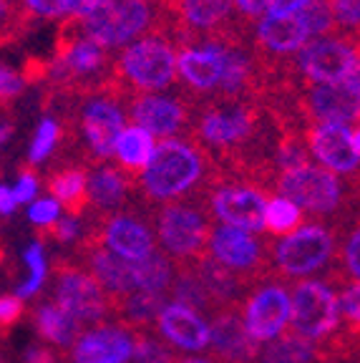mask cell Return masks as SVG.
<instances>
[{"label": "cell", "mask_w": 360, "mask_h": 363, "mask_svg": "<svg viewBox=\"0 0 360 363\" xmlns=\"http://www.w3.org/2000/svg\"><path fill=\"white\" fill-rule=\"evenodd\" d=\"M207 157L199 147L179 139H164L157 144L147 169L139 174V187L154 202H169L194 189L202 182Z\"/></svg>", "instance_id": "1"}, {"label": "cell", "mask_w": 360, "mask_h": 363, "mask_svg": "<svg viewBox=\"0 0 360 363\" xmlns=\"http://www.w3.org/2000/svg\"><path fill=\"white\" fill-rule=\"evenodd\" d=\"M116 74L136 91L169 89L176 79V51L162 35H147L134 40L118 53Z\"/></svg>", "instance_id": "2"}, {"label": "cell", "mask_w": 360, "mask_h": 363, "mask_svg": "<svg viewBox=\"0 0 360 363\" xmlns=\"http://www.w3.org/2000/svg\"><path fill=\"white\" fill-rule=\"evenodd\" d=\"M76 23L81 35L108 51V48H121V45L126 48L129 43H134V38L152 28L157 18H154L152 0H108L101 11Z\"/></svg>", "instance_id": "3"}, {"label": "cell", "mask_w": 360, "mask_h": 363, "mask_svg": "<svg viewBox=\"0 0 360 363\" xmlns=\"http://www.w3.org/2000/svg\"><path fill=\"white\" fill-rule=\"evenodd\" d=\"M259 113L249 104L225 101L207 106L197 119L199 144L225 154L230 162H235L244 152V144L254 139Z\"/></svg>", "instance_id": "4"}, {"label": "cell", "mask_w": 360, "mask_h": 363, "mask_svg": "<svg viewBox=\"0 0 360 363\" xmlns=\"http://www.w3.org/2000/svg\"><path fill=\"white\" fill-rule=\"evenodd\" d=\"M335 255V233L322 225H305L272 250L270 272L282 278H305L325 267Z\"/></svg>", "instance_id": "5"}, {"label": "cell", "mask_w": 360, "mask_h": 363, "mask_svg": "<svg viewBox=\"0 0 360 363\" xmlns=\"http://www.w3.org/2000/svg\"><path fill=\"white\" fill-rule=\"evenodd\" d=\"M157 235L162 247L167 250V257H174L176 262H197L207 255V245L212 227L207 215L191 207V204H164L154 217Z\"/></svg>", "instance_id": "6"}, {"label": "cell", "mask_w": 360, "mask_h": 363, "mask_svg": "<svg viewBox=\"0 0 360 363\" xmlns=\"http://www.w3.org/2000/svg\"><path fill=\"white\" fill-rule=\"evenodd\" d=\"M275 179L280 197L290 199V202L298 204L300 210H308L313 215H330L345 199L343 184H340L338 177L327 169L310 164V162L277 172Z\"/></svg>", "instance_id": "7"}, {"label": "cell", "mask_w": 360, "mask_h": 363, "mask_svg": "<svg viewBox=\"0 0 360 363\" xmlns=\"http://www.w3.org/2000/svg\"><path fill=\"white\" fill-rule=\"evenodd\" d=\"M56 278V306L63 308L79 325L99 323L111 313V298L94 275L71 262H58Z\"/></svg>", "instance_id": "8"}, {"label": "cell", "mask_w": 360, "mask_h": 363, "mask_svg": "<svg viewBox=\"0 0 360 363\" xmlns=\"http://www.w3.org/2000/svg\"><path fill=\"white\" fill-rule=\"evenodd\" d=\"M290 320L295 333L305 338H325L340 328L338 295L330 285L305 280L298 283L290 295Z\"/></svg>", "instance_id": "9"}, {"label": "cell", "mask_w": 360, "mask_h": 363, "mask_svg": "<svg viewBox=\"0 0 360 363\" xmlns=\"http://www.w3.org/2000/svg\"><path fill=\"white\" fill-rule=\"evenodd\" d=\"M207 255L254 283L265 272H270V257H267L265 245L237 227H214L209 235Z\"/></svg>", "instance_id": "10"}, {"label": "cell", "mask_w": 360, "mask_h": 363, "mask_svg": "<svg viewBox=\"0 0 360 363\" xmlns=\"http://www.w3.org/2000/svg\"><path fill=\"white\" fill-rule=\"evenodd\" d=\"M358 45L348 40L320 35L298 53V71L310 84H340L355 61Z\"/></svg>", "instance_id": "11"}, {"label": "cell", "mask_w": 360, "mask_h": 363, "mask_svg": "<svg viewBox=\"0 0 360 363\" xmlns=\"http://www.w3.org/2000/svg\"><path fill=\"white\" fill-rule=\"evenodd\" d=\"M265 194L252 184H225L212 192V212L217 220L244 233L265 230Z\"/></svg>", "instance_id": "12"}, {"label": "cell", "mask_w": 360, "mask_h": 363, "mask_svg": "<svg viewBox=\"0 0 360 363\" xmlns=\"http://www.w3.org/2000/svg\"><path fill=\"white\" fill-rule=\"evenodd\" d=\"M124 108L108 96H89L81 106V131L96 159H108L124 131Z\"/></svg>", "instance_id": "13"}, {"label": "cell", "mask_w": 360, "mask_h": 363, "mask_svg": "<svg viewBox=\"0 0 360 363\" xmlns=\"http://www.w3.org/2000/svg\"><path fill=\"white\" fill-rule=\"evenodd\" d=\"M209 353L220 363H254L259 356L257 340L247 333L240 308H225L212 315Z\"/></svg>", "instance_id": "14"}, {"label": "cell", "mask_w": 360, "mask_h": 363, "mask_svg": "<svg viewBox=\"0 0 360 363\" xmlns=\"http://www.w3.org/2000/svg\"><path fill=\"white\" fill-rule=\"evenodd\" d=\"M242 320L254 340H272L290 323V295L282 285H262L247 298Z\"/></svg>", "instance_id": "15"}, {"label": "cell", "mask_w": 360, "mask_h": 363, "mask_svg": "<svg viewBox=\"0 0 360 363\" xmlns=\"http://www.w3.org/2000/svg\"><path fill=\"white\" fill-rule=\"evenodd\" d=\"M305 113L317 124L350 126L360 119V94L340 84H313L303 94Z\"/></svg>", "instance_id": "16"}, {"label": "cell", "mask_w": 360, "mask_h": 363, "mask_svg": "<svg viewBox=\"0 0 360 363\" xmlns=\"http://www.w3.org/2000/svg\"><path fill=\"white\" fill-rule=\"evenodd\" d=\"M131 121L152 136L171 139L189 124V106L176 96L164 94H139L131 104Z\"/></svg>", "instance_id": "17"}, {"label": "cell", "mask_w": 360, "mask_h": 363, "mask_svg": "<svg viewBox=\"0 0 360 363\" xmlns=\"http://www.w3.org/2000/svg\"><path fill=\"white\" fill-rule=\"evenodd\" d=\"M350 134L353 131L348 126L315 124L308 129V147L327 172H332V174H355L360 169V157L355 154Z\"/></svg>", "instance_id": "18"}, {"label": "cell", "mask_w": 360, "mask_h": 363, "mask_svg": "<svg viewBox=\"0 0 360 363\" xmlns=\"http://www.w3.org/2000/svg\"><path fill=\"white\" fill-rule=\"evenodd\" d=\"M96 240L106 245L108 252L129 262H141L154 252V235L144 222L131 215H113L101 225Z\"/></svg>", "instance_id": "19"}, {"label": "cell", "mask_w": 360, "mask_h": 363, "mask_svg": "<svg viewBox=\"0 0 360 363\" xmlns=\"http://www.w3.org/2000/svg\"><path fill=\"white\" fill-rule=\"evenodd\" d=\"M134 356V330L106 325L79 335L74 363H129Z\"/></svg>", "instance_id": "20"}, {"label": "cell", "mask_w": 360, "mask_h": 363, "mask_svg": "<svg viewBox=\"0 0 360 363\" xmlns=\"http://www.w3.org/2000/svg\"><path fill=\"white\" fill-rule=\"evenodd\" d=\"M86 262L91 265L94 278L106 290L111 301L139 290L136 262H129V260H124V257L108 252V250L96 240V235L86 242Z\"/></svg>", "instance_id": "21"}, {"label": "cell", "mask_w": 360, "mask_h": 363, "mask_svg": "<svg viewBox=\"0 0 360 363\" xmlns=\"http://www.w3.org/2000/svg\"><path fill=\"white\" fill-rule=\"evenodd\" d=\"M154 325H157V333L162 338H167L171 346L181 348V351L209 348V323L197 311H191L186 306L167 303Z\"/></svg>", "instance_id": "22"}, {"label": "cell", "mask_w": 360, "mask_h": 363, "mask_svg": "<svg viewBox=\"0 0 360 363\" xmlns=\"http://www.w3.org/2000/svg\"><path fill=\"white\" fill-rule=\"evenodd\" d=\"M310 40H313V35H310L300 13H287V16H270L267 13L254 30V43L267 56L300 53Z\"/></svg>", "instance_id": "23"}, {"label": "cell", "mask_w": 360, "mask_h": 363, "mask_svg": "<svg viewBox=\"0 0 360 363\" xmlns=\"http://www.w3.org/2000/svg\"><path fill=\"white\" fill-rule=\"evenodd\" d=\"M222 43L207 40L204 45H181L176 53V74L194 91H214L220 89L222 81Z\"/></svg>", "instance_id": "24"}, {"label": "cell", "mask_w": 360, "mask_h": 363, "mask_svg": "<svg viewBox=\"0 0 360 363\" xmlns=\"http://www.w3.org/2000/svg\"><path fill=\"white\" fill-rule=\"evenodd\" d=\"M189 265V262H186ZM194 272L202 280L204 290L209 293L212 303L217 306V311H225V308H240V303H244V293L254 285V280L244 278L240 272L230 270L222 262H217L214 257L204 255L202 260L191 262Z\"/></svg>", "instance_id": "25"}, {"label": "cell", "mask_w": 360, "mask_h": 363, "mask_svg": "<svg viewBox=\"0 0 360 363\" xmlns=\"http://www.w3.org/2000/svg\"><path fill=\"white\" fill-rule=\"evenodd\" d=\"M176 13L181 28L209 33V40L225 30L232 13V0H164Z\"/></svg>", "instance_id": "26"}, {"label": "cell", "mask_w": 360, "mask_h": 363, "mask_svg": "<svg viewBox=\"0 0 360 363\" xmlns=\"http://www.w3.org/2000/svg\"><path fill=\"white\" fill-rule=\"evenodd\" d=\"M254 363H325V351L315 346V340L287 330L277 338L267 340L265 348H259Z\"/></svg>", "instance_id": "27"}, {"label": "cell", "mask_w": 360, "mask_h": 363, "mask_svg": "<svg viewBox=\"0 0 360 363\" xmlns=\"http://www.w3.org/2000/svg\"><path fill=\"white\" fill-rule=\"evenodd\" d=\"M162 308H164V295L144 293V290H134V293L124 295V298L111 301V313H116L118 320L126 323V328L134 330V333L152 328L157 323Z\"/></svg>", "instance_id": "28"}, {"label": "cell", "mask_w": 360, "mask_h": 363, "mask_svg": "<svg viewBox=\"0 0 360 363\" xmlns=\"http://www.w3.org/2000/svg\"><path fill=\"white\" fill-rule=\"evenodd\" d=\"M129 179L126 172H118L116 167H101L94 174H89V202L96 210H116L124 204L129 192Z\"/></svg>", "instance_id": "29"}, {"label": "cell", "mask_w": 360, "mask_h": 363, "mask_svg": "<svg viewBox=\"0 0 360 363\" xmlns=\"http://www.w3.org/2000/svg\"><path fill=\"white\" fill-rule=\"evenodd\" d=\"M154 149H157V144H154V136L149 131L139 129V126H124L116 149H113V157L129 174H141L147 169L149 159L154 157Z\"/></svg>", "instance_id": "30"}, {"label": "cell", "mask_w": 360, "mask_h": 363, "mask_svg": "<svg viewBox=\"0 0 360 363\" xmlns=\"http://www.w3.org/2000/svg\"><path fill=\"white\" fill-rule=\"evenodd\" d=\"M53 199L63 204L71 217H81L89 204V174L84 169H63L48 179Z\"/></svg>", "instance_id": "31"}, {"label": "cell", "mask_w": 360, "mask_h": 363, "mask_svg": "<svg viewBox=\"0 0 360 363\" xmlns=\"http://www.w3.org/2000/svg\"><path fill=\"white\" fill-rule=\"evenodd\" d=\"M169 290H171L174 303H179V306H186L197 313H207V315L217 313V306H214L209 293L204 290L199 275L194 272V267L186 265V262H176V275Z\"/></svg>", "instance_id": "32"}, {"label": "cell", "mask_w": 360, "mask_h": 363, "mask_svg": "<svg viewBox=\"0 0 360 363\" xmlns=\"http://www.w3.org/2000/svg\"><path fill=\"white\" fill-rule=\"evenodd\" d=\"M35 328H38V333L43 335L45 340H51L56 346L66 348L79 338L81 325L76 323L63 308L48 303V306H40L38 311H35Z\"/></svg>", "instance_id": "33"}, {"label": "cell", "mask_w": 360, "mask_h": 363, "mask_svg": "<svg viewBox=\"0 0 360 363\" xmlns=\"http://www.w3.org/2000/svg\"><path fill=\"white\" fill-rule=\"evenodd\" d=\"M136 272H139V290L164 295L171 288V283H174L176 265L164 255V252H157V250H154L149 257L136 262Z\"/></svg>", "instance_id": "34"}, {"label": "cell", "mask_w": 360, "mask_h": 363, "mask_svg": "<svg viewBox=\"0 0 360 363\" xmlns=\"http://www.w3.org/2000/svg\"><path fill=\"white\" fill-rule=\"evenodd\" d=\"M303 222V210L285 197H272L265 207V233L270 238H287Z\"/></svg>", "instance_id": "35"}, {"label": "cell", "mask_w": 360, "mask_h": 363, "mask_svg": "<svg viewBox=\"0 0 360 363\" xmlns=\"http://www.w3.org/2000/svg\"><path fill=\"white\" fill-rule=\"evenodd\" d=\"M131 361L134 363H174L176 353L171 351L167 343L154 338L152 333L141 330V333H134V356H131Z\"/></svg>", "instance_id": "36"}, {"label": "cell", "mask_w": 360, "mask_h": 363, "mask_svg": "<svg viewBox=\"0 0 360 363\" xmlns=\"http://www.w3.org/2000/svg\"><path fill=\"white\" fill-rule=\"evenodd\" d=\"M58 139H61V124H58L53 116H43L33 134V142L28 149V162L30 164H40L48 154L56 149Z\"/></svg>", "instance_id": "37"}, {"label": "cell", "mask_w": 360, "mask_h": 363, "mask_svg": "<svg viewBox=\"0 0 360 363\" xmlns=\"http://www.w3.org/2000/svg\"><path fill=\"white\" fill-rule=\"evenodd\" d=\"M23 260H26V265L30 267V275H28V280L18 288V298H30V295H35L40 288H43L45 275H48V265H45V255H43V245H40V242L28 245V250L23 252Z\"/></svg>", "instance_id": "38"}, {"label": "cell", "mask_w": 360, "mask_h": 363, "mask_svg": "<svg viewBox=\"0 0 360 363\" xmlns=\"http://www.w3.org/2000/svg\"><path fill=\"white\" fill-rule=\"evenodd\" d=\"M300 16H303L305 26H308L313 38H320V35H325L327 30H332V26H335L327 0H310L308 6L300 11Z\"/></svg>", "instance_id": "39"}, {"label": "cell", "mask_w": 360, "mask_h": 363, "mask_svg": "<svg viewBox=\"0 0 360 363\" xmlns=\"http://www.w3.org/2000/svg\"><path fill=\"white\" fill-rule=\"evenodd\" d=\"M340 267H343V275L360 283V225L350 230L340 247Z\"/></svg>", "instance_id": "40"}, {"label": "cell", "mask_w": 360, "mask_h": 363, "mask_svg": "<svg viewBox=\"0 0 360 363\" xmlns=\"http://www.w3.org/2000/svg\"><path fill=\"white\" fill-rule=\"evenodd\" d=\"M26 16L43 21H66V0H21Z\"/></svg>", "instance_id": "41"}, {"label": "cell", "mask_w": 360, "mask_h": 363, "mask_svg": "<svg viewBox=\"0 0 360 363\" xmlns=\"http://www.w3.org/2000/svg\"><path fill=\"white\" fill-rule=\"evenodd\" d=\"M58 215H61V204L56 202L53 197H43L35 199L28 210V220L33 222L35 227H51L53 222H58Z\"/></svg>", "instance_id": "42"}, {"label": "cell", "mask_w": 360, "mask_h": 363, "mask_svg": "<svg viewBox=\"0 0 360 363\" xmlns=\"http://www.w3.org/2000/svg\"><path fill=\"white\" fill-rule=\"evenodd\" d=\"M332 11V21L343 28H358L360 26V0H327Z\"/></svg>", "instance_id": "43"}, {"label": "cell", "mask_w": 360, "mask_h": 363, "mask_svg": "<svg viewBox=\"0 0 360 363\" xmlns=\"http://www.w3.org/2000/svg\"><path fill=\"white\" fill-rule=\"evenodd\" d=\"M338 306H340V311H343L348 328L360 330V283L343 290V295L338 298Z\"/></svg>", "instance_id": "44"}, {"label": "cell", "mask_w": 360, "mask_h": 363, "mask_svg": "<svg viewBox=\"0 0 360 363\" xmlns=\"http://www.w3.org/2000/svg\"><path fill=\"white\" fill-rule=\"evenodd\" d=\"M81 233V225H79V217H58V222H53L51 227H45L40 230V238H53L58 242H74Z\"/></svg>", "instance_id": "45"}, {"label": "cell", "mask_w": 360, "mask_h": 363, "mask_svg": "<svg viewBox=\"0 0 360 363\" xmlns=\"http://www.w3.org/2000/svg\"><path fill=\"white\" fill-rule=\"evenodd\" d=\"M23 89H26V76L11 66H0V101H13L21 96Z\"/></svg>", "instance_id": "46"}, {"label": "cell", "mask_w": 360, "mask_h": 363, "mask_svg": "<svg viewBox=\"0 0 360 363\" xmlns=\"http://www.w3.org/2000/svg\"><path fill=\"white\" fill-rule=\"evenodd\" d=\"M23 311H26L23 308V298H18V295H3L0 298V330L16 325L21 320Z\"/></svg>", "instance_id": "47"}, {"label": "cell", "mask_w": 360, "mask_h": 363, "mask_svg": "<svg viewBox=\"0 0 360 363\" xmlns=\"http://www.w3.org/2000/svg\"><path fill=\"white\" fill-rule=\"evenodd\" d=\"M35 194H38V177L30 169H23L16 179V187H13V197H16L18 204H26L35 199Z\"/></svg>", "instance_id": "48"}, {"label": "cell", "mask_w": 360, "mask_h": 363, "mask_svg": "<svg viewBox=\"0 0 360 363\" xmlns=\"http://www.w3.org/2000/svg\"><path fill=\"white\" fill-rule=\"evenodd\" d=\"M106 3L108 0H66V21H86Z\"/></svg>", "instance_id": "49"}, {"label": "cell", "mask_w": 360, "mask_h": 363, "mask_svg": "<svg viewBox=\"0 0 360 363\" xmlns=\"http://www.w3.org/2000/svg\"><path fill=\"white\" fill-rule=\"evenodd\" d=\"M232 6L244 18H265L270 0H232Z\"/></svg>", "instance_id": "50"}, {"label": "cell", "mask_w": 360, "mask_h": 363, "mask_svg": "<svg viewBox=\"0 0 360 363\" xmlns=\"http://www.w3.org/2000/svg\"><path fill=\"white\" fill-rule=\"evenodd\" d=\"M310 0H270L267 13L270 16H287V13H300Z\"/></svg>", "instance_id": "51"}, {"label": "cell", "mask_w": 360, "mask_h": 363, "mask_svg": "<svg viewBox=\"0 0 360 363\" xmlns=\"http://www.w3.org/2000/svg\"><path fill=\"white\" fill-rule=\"evenodd\" d=\"M18 207L16 197H13V187L0 184V215H13Z\"/></svg>", "instance_id": "52"}, {"label": "cell", "mask_w": 360, "mask_h": 363, "mask_svg": "<svg viewBox=\"0 0 360 363\" xmlns=\"http://www.w3.org/2000/svg\"><path fill=\"white\" fill-rule=\"evenodd\" d=\"M23 363H53V356L45 348H30Z\"/></svg>", "instance_id": "53"}, {"label": "cell", "mask_w": 360, "mask_h": 363, "mask_svg": "<svg viewBox=\"0 0 360 363\" xmlns=\"http://www.w3.org/2000/svg\"><path fill=\"white\" fill-rule=\"evenodd\" d=\"M11 136H13V124L0 121V147H6V144L11 142Z\"/></svg>", "instance_id": "54"}, {"label": "cell", "mask_w": 360, "mask_h": 363, "mask_svg": "<svg viewBox=\"0 0 360 363\" xmlns=\"http://www.w3.org/2000/svg\"><path fill=\"white\" fill-rule=\"evenodd\" d=\"M350 142H353L355 154H358V157H360V129H355L353 134H350Z\"/></svg>", "instance_id": "55"}, {"label": "cell", "mask_w": 360, "mask_h": 363, "mask_svg": "<svg viewBox=\"0 0 360 363\" xmlns=\"http://www.w3.org/2000/svg\"><path fill=\"white\" fill-rule=\"evenodd\" d=\"M174 363H212V361H207V358H176Z\"/></svg>", "instance_id": "56"}]
</instances>
